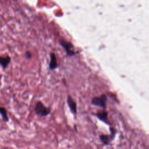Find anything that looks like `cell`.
<instances>
[{"label":"cell","mask_w":149,"mask_h":149,"mask_svg":"<svg viewBox=\"0 0 149 149\" xmlns=\"http://www.w3.org/2000/svg\"><path fill=\"white\" fill-rule=\"evenodd\" d=\"M59 43L62 46V47L65 49L67 56H73L74 55L80 52V51L77 52L75 51L73 44L72 42L66 41L63 38L59 40Z\"/></svg>","instance_id":"6da1fadb"},{"label":"cell","mask_w":149,"mask_h":149,"mask_svg":"<svg viewBox=\"0 0 149 149\" xmlns=\"http://www.w3.org/2000/svg\"><path fill=\"white\" fill-rule=\"evenodd\" d=\"M0 115L2 117V120L5 122H8L9 121V118L8 116L6 109L2 107H0Z\"/></svg>","instance_id":"52a82bcc"},{"label":"cell","mask_w":149,"mask_h":149,"mask_svg":"<svg viewBox=\"0 0 149 149\" xmlns=\"http://www.w3.org/2000/svg\"><path fill=\"white\" fill-rule=\"evenodd\" d=\"M97 117L100 120L107 123V113L105 111L99 112L96 114Z\"/></svg>","instance_id":"9c48e42d"},{"label":"cell","mask_w":149,"mask_h":149,"mask_svg":"<svg viewBox=\"0 0 149 149\" xmlns=\"http://www.w3.org/2000/svg\"><path fill=\"white\" fill-rule=\"evenodd\" d=\"M34 113L40 116H47V115H49L51 109L50 108L47 107L41 101H38L34 108Z\"/></svg>","instance_id":"7a4b0ae2"},{"label":"cell","mask_w":149,"mask_h":149,"mask_svg":"<svg viewBox=\"0 0 149 149\" xmlns=\"http://www.w3.org/2000/svg\"><path fill=\"white\" fill-rule=\"evenodd\" d=\"M11 58L9 55H6L5 56H0V65L1 67L5 69L10 63Z\"/></svg>","instance_id":"8992f818"},{"label":"cell","mask_w":149,"mask_h":149,"mask_svg":"<svg viewBox=\"0 0 149 149\" xmlns=\"http://www.w3.org/2000/svg\"><path fill=\"white\" fill-rule=\"evenodd\" d=\"M25 57L27 59H30V58H31L32 57V54L31 52L29 51H27L25 53Z\"/></svg>","instance_id":"30bf717a"},{"label":"cell","mask_w":149,"mask_h":149,"mask_svg":"<svg viewBox=\"0 0 149 149\" xmlns=\"http://www.w3.org/2000/svg\"><path fill=\"white\" fill-rule=\"evenodd\" d=\"M107 97L105 95H102L98 97H94L91 100V104L94 105L104 108L105 107V102Z\"/></svg>","instance_id":"3957f363"},{"label":"cell","mask_w":149,"mask_h":149,"mask_svg":"<svg viewBox=\"0 0 149 149\" xmlns=\"http://www.w3.org/2000/svg\"><path fill=\"white\" fill-rule=\"evenodd\" d=\"M1 76H0V87H1Z\"/></svg>","instance_id":"8fae6325"},{"label":"cell","mask_w":149,"mask_h":149,"mask_svg":"<svg viewBox=\"0 0 149 149\" xmlns=\"http://www.w3.org/2000/svg\"><path fill=\"white\" fill-rule=\"evenodd\" d=\"M67 104L70 112L73 114H76L77 113V104L70 95H68L67 97Z\"/></svg>","instance_id":"277c9868"},{"label":"cell","mask_w":149,"mask_h":149,"mask_svg":"<svg viewBox=\"0 0 149 149\" xmlns=\"http://www.w3.org/2000/svg\"><path fill=\"white\" fill-rule=\"evenodd\" d=\"M49 69L50 70H55L58 68V64L56 60V57L54 52H51L49 54Z\"/></svg>","instance_id":"5b68a950"},{"label":"cell","mask_w":149,"mask_h":149,"mask_svg":"<svg viewBox=\"0 0 149 149\" xmlns=\"http://www.w3.org/2000/svg\"><path fill=\"white\" fill-rule=\"evenodd\" d=\"M112 136H109L108 135H105V134H101L100 136V139L101 142L107 145L109 143V141L112 139Z\"/></svg>","instance_id":"ba28073f"}]
</instances>
